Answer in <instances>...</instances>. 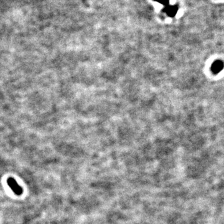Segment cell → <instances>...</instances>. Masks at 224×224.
<instances>
[{"label": "cell", "instance_id": "3", "mask_svg": "<svg viewBox=\"0 0 224 224\" xmlns=\"http://www.w3.org/2000/svg\"><path fill=\"white\" fill-rule=\"evenodd\" d=\"M223 63L220 60H217L213 63L211 70L214 74H218L222 71L223 68Z\"/></svg>", "mask_w": 224, "mask_h": 224}, {"label": "cell", "instance_id": "2", "mask_svg": "<svg viewBox=\"0 0 224 224\" xmlns=\"http://www.w3.org/2000/svg\"><path fill=\"white\" fill-rule=\"evenodd\" d=\"M178 6L175 5H168L165 6V8L163 9V12L165 13V14H166L169 17H174L176 16V14H177V11H178Z\"/></svg>", "mask_w": 224, "mask_h": 224}, {"label": "cell", "instance_id": "1", "mask_svg": "<svg viewBox=\"0 0 224 224\" xmlns=\"http://www.w3.org/2000/svg\"><path fill=\"white\" fill-rule=\"evenodd\" d=\"M7 183L15 194L18 196H21L22 194V188L18 185V182L13 177H9L7 180Z\"/></svg>", "mask_w": 224, "mask_h": 224}, {"label": "cell", "instance_id": "4", "mask_svg": "<svg viewBox=\"0 0 224 224\" xmlns=\"http://www.w3.org/2000/svg\"><path fill=\"white\" fill-rule=\"evenodd\" d=\"M153 1L161 4V5H164L165 6L169 5V0H153Z\"/></svg>", "mask_w": 224, "mask_h": 224}]
</instances>
